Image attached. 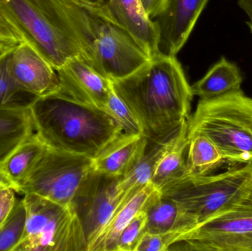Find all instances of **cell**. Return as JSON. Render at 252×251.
<instances>
[{
	"label": "cell",
	"instance_id": "cell-1",
	"mask_svg": "<svg viewBox=\"0 0 252 251\" xmlns=\"http://www.w3.org/2000/svg\"><path fill=\"white\" fill-rule=\"evenodd\" d=\"M0 13L56 70L72 57L86 61L102 25L110 21L90 0H0Z\"/></svg>",
	"mask_w": 252,
	"mask_h": 251
},
{
	"label": "cell",
	"instance_id": "cell-2",
	"mask_svg": "<svg viewBox=\"0 0 252 251\" xmlns=\"http://www.w3.org/2000/svg\"><path fill=\"white\" fill-rule=\"evenodd\" d=\"M112 84L139 121L148 142L173 138L190 116L194 95L176 56L158 53L128 76Z\"/></svg>",
	"mask_w": 252,
	"mask_h": 251
},
{
	"label": "cell",
	"instance_id": "cell-3",
	"mask_svg": "<svg viewBox=\"0 0 252 251\" xmlns=\"http://www.w3.org/2000/svg\"><path fill=\"white\" fill-rule=\"evenodd\" d=\"M35 134L50 148L94 159L124 134L106 111L59 90L28 105Z\"/></svg>",
	"mask_w": 252,
	"mask_h": 251
},
{
	"label": "cell",
	"instance_id": "cell-4",
	"mask_svg": "<svg viewBox=\"0 0 252 251\" xmlns=\"http://www.w3.org/2000/svg\"><path fill=\"white\" fill-rule=\"evenodd\" d=\"M208 137L232 165L252 163V98L242 89L200 100L188 118V133Z\"/></svg>",
	"mask_w": 252,
	"mask_h": 251
},
{
	"label": "cell",
	"instance_id": "cell-5",
	"mask_svg": "<svg viewBox=\"0 0 252 251\" xmlns=\"http://www.w3.org/2000/svg\"><path fill=\"white\" fill-rule=\"evenodd\" d=\"M252 190V163L237 165L219 174L184 175L160 189L198 225L226 212Z\"/></svg>",
	"mask_w": 252,
	"mask_h": 251
},
{
	"label": "cell",
	"instance_id": "cell-6",
	"mask_svg": "<svg viewBox=\"0 0 252 251\" xmlns=\"http://www.w3.org/2000/svg\"><path fill=\"white\" fill-rule=\"evenodd\" d=\"M27 219L14 251H87L82 225L73 206H61L35 195H25Z\"/></svg>",
	"mask_w": 252,
	"mask_h": 251
},
{
	"label": "cell",
	"instance_id": "cell-7",
	"mask_svg": "<svg viewBox=\"0 0 252 251\" xmlns=\"http://www.w3.org/2000/svg\"><path fill=\"white\" fill-rule=\"evenodd\" d=\"M93 160L47 146L42 157L18 193L35 195L65 207L72 206L93 172Z\"/></svg>",
	"mask_w": 252,
	"mask_h": 251
},
{
	"label": "cell",
	"instance_id": "cell-8",
	"mask_svg": "<svg viewBox=\"0 0 252 251\" xmlns=\"http://www.w3.org/2000/svg\"><path fill=\"white\" fill-rule=\"evenodd\" d=\"M175 245L183 251H252V190L235 206L197 225Z\"/></svg>",
	"mask_w": 252,
	"mask_h": 251
},
{
	"label": "cell",
	"instance_id": "cell-9",
	"mask_svg": "<svg viewBox=\"0 0 252 251\" xmlns=\"http://www.w3.org/2000/svg\"><path fill=\"white\" fill-rule=\"evenodd\" d=\"M151 57L125 29L107 21L94 39L86 63L111 81L137 70Z\"/></svg>",
	"mask_w": 252,
	"mask_h": 251
},
{
	"label": "cell",
	"instance_id": "cell-10",
	"mask_svg": "<svg viewBox=\"0 0 252 251\" xmlns=\"http://www.w3.org/2000/svg\"><path fill=\"white\" fill-rule=\"evenodd\" d=\"M120 178L93 170L72 202L87 242V249L107 225L121 200L116 194Z\"/></svg>",
	"mask_w": 252,
	"mask_h": 251
},
{
	"label": "cell",
	"instance_id": "cell-11",
	"mask_svg": "<svg viewBox=\"0 0 252 251\" xmlns=\"http://www.w3.org/2000/svg\"><path fill=\"white\" fill-rule=\"evenodd\" d=\"M210 0H165L152 19L158 31V53L176 56L185 46Z\"/></svg>",
	"mask_w": 252,
	"mask_h": 251
},
{
	"label": "cell",
	"instance_id": "cell-12",
	"mask_svg": "<svg viewBox=\"0 0 252 251\" xmlns=\"http://www.w3.org/2000/svg\"><path fill=\"white\" fill-rule=\"evenodd\" d=\"M9 72L15 84L27 94L42 97L59 91L60 81L50 62L23 40L10 52Z\"/></svg>",
	"mask_w": 252,
	"mask_h": 251
},
{
	"label": "cell",
	"instance_id": "cell-13",
	"mask_svg": "<svg viewBox=\"0 0 252 251\" xmlns=\"http://www.w3.org/2000/svg\"><path fill=\"white\" fill-rule=\"evenodd\" d=\"M59 90L69 95L106 110L112 81L87 64L81 57L68 60L56 70Z\"/></svg>",
	"mask_w": 252,
	"mask_h": 251
},
{
	"label": "cell",
	"instance_id": "cell-14",
	"mask_svg": "<svg viewBox=\"0 0 252 251\" xmlns=\"http://www.w3.org/2000/svg\"><path fill=\"white\" fill-rule=\"evenodd\" d=\"M101 7L112 23L127 31L149 55L158 54V31L142 0H90Z\"/></svg>",
	"mask_w": 252,
	"mask_h": 251
},
{
	"label": "cell",
	"instance_id": "cell-15",
	"mask_svg": "<svg viewBox=\"0 0 252 251\" xmlns=\"http://www.w3.org/2000/svg\"><path fill=\"white\" fill-rule=\"evenodd\" d=\"M148 144V139L142 134H124L93 159V170L122 178L142 159Z\"/></svg>",
	"mask_w": 252,
	"mask_h": 251
},
{
	"label": "cell",
	"instance_id": "cell-16",
	"mask_svg": "<svg viewBox=\"0 0 252 251\" xmlns=\"http://www.w3.org/2000/svg\"><path fill=\"white\" fill-rule=\"evenodd\" d=\"M160 195L161 191L153 183L147 185L115 212L87 251H115L117 240L126 225Z\"/></svg>",
	"mask_w": 252,
	"mask_h": 251
},
{
	"label": "cell",
	"instance_id": "cell-17",
	"mask_svg": "<svg viewBox=\"0 0 252 251\" xmlns=\"http://www.w3.org/2000/svg\"><path fill=\"white\" fill-rule=\"evenodd\" d=\"M148 223L145 232L166 234L173 232L174 244L198 225L174 200L161 195L147 209Z\"/></svg>",
	"mask_w": 252,
	"mask_h": 251
},
{
	"label": "cell",
	"instance_id": "cell-18",
	"mask_svg": "<svg viewBox=\"0 0 252 251\" xmlns=\"http://www.w3.org/2000/svg\"><path fill=\"white\" fill-rule=\"evenodd\" d=\"M46 148L44 141L33 133L0 162V174L16 193L36 166Z\"/></svg>",
	"mask_w": 252,
	"mask_h": 251
},
{
	"label": "cell",
	"instance_id": "cell-19",
	"mask_svg": "<svg viewBox=\"0 0 252 251\" xmlns=\"http://www.w3.org/2000/svg\"><path fill=\"white\" fill-rule=\"evenodd\" d=\"M243 81L238 65L221 57L201 79L191 85V89L200 100H213L241 90Z\"/></svg>",
	"mask_w": 252,
	"mask_h": 251
},
{
	"label": "cell",
	"instance_id": "cell-20",
	"mask_svg": "<svg viewBox=\"0 0 252 251\" xmlns=\"http://www.w3.org/2000/svg\"><path fill=\"white\" fill-rule=\"evenodd\" d=\"M28 105H0V162L35 133Z\"/></svg>",
	"mask_w": 252,
	"mask_h": 251
},
{
	"label": "cell",
	"instance_id": "cell-21",
	"mask_svg": "<svg viewBox=\"0 0 252 251\" xmlns=\"http://www.w3.org/2000/svg\"><path fill=\"white\" fill-rule=\"evenodd\" d=\"M174 137L164 142L154 144L151 150L145 152L138 163L120 178L116 186L117 196L121 200L118 210L140 190L152 183L157 163L170 147Z\"/></svg>",
	"mask_w": 252,
	"mask_h": 251
},
{
	"label": "cell",
	"instance_id": "cell-22",
	"mask_svg": "<svg viewBox=\"0 0 252 251\" xmlns=\"http://www.w3.org/2000/svg\"><path fill=\"white\" fill-rule=\"evenodd\" d=\"M188 143V119L182 123L170 147L160 158L156 167L152 183L159 190L169 183L187 175L185 154Z\"/></svg>",
	"mask_w": 252,
	"mask_h": 251
},
{
	"label": "cell",
	"instance_id": "cell-23",
	"mask_svg": "<svg viewBox=\"0 0 252 251\" xmlns=\"http://www.w3.org/2000/svg\"><path fill=\"white\" fill-rule=\"evenodd\" d=\"M187 150V175L199 176L213 174L226 163L223 154L216 144L204 134L188 133Z\"/></svg>",
	"mask_w": 252,
	"mask_h": 251
},
{
	"label": "cell",
	"instance_id": "cell-24",
	"mask_svg": "<svg viewBox=\"0 0 252 251\" xmlns=\"http://www.w3.org/2000/svg\"><path fill=\"white\" fill-rule=\"evenodd\" d=\"M26 219L23 200L16 199L11 213L0 226V251H15L23 237Z\"/></svg>",
	"mask_w": 252,
	"mask_h": 251
},
{
	"label": "cell",
	"instance_id": "cell-25",
	"mask_svg": "<svg viewBox=\"0 0 252 251\" xmlns=\"http://www.w3.org/2000/svg\"><path fill=\"white\" fill-rule=\"evenodd\" d=\"M13 48L0 56V105L29 104L35 97L22 91L15 84L9 72V57Z\"/></svg>",
	"mask_w": 252,
	"mask_h": 251
},
{
	"label": "cell",
	"instance_id": "cell-26",
	"mask_svg": "<svg viewBox=\"0 0 252 251\" xmlns=\"http://www.w3.org/2000/svg\"><path fill=\"white\" fill-rule=\"evenodd\" d=\"M106 110L119 122L124 130V134L142 135V130L139 121L130 108L115 92L112 84L106 103Z\"/></svg>",
	"mask_w": 252,
	"mask_h": 251
},
{
	"label": "cell",
	"instance_id": "cell-27",
	"mask_svg": "<svg viewBox=\"0 0 252 251\" xmlns=\"http://www.w3.org/2000/svg\"><path fill=\"white\" fill-rule=\"evenodd\" d=\"M148 223L146 210L138 213L120 234L115 251H134Z\"/></svg>",
	"mask_w": 252,
	"mask_h": 251
},
{
	"label": "cell",
	"instance_id": "cell-28",
	"mask_svg": "<svg viewBox=\"0 0 252 251\" xmlns=\"http://www.w3.org/2000/svg\"><path fill=\"white\" fill-rule=\"evenodd\" d=\"M172 246L170 233L151 234L144 232L134 251H167Z\"/></svg>",
	"mask_w": 252,
	"mask_h": 251
},
{
	"label": "cell",
	"instance_id": "cell-29",
	"mask_svg": "<svg viewBox=\"0 0 252 251\" xmlns=\"http://www.w3.org/2000/svg\"><path fill=\"white\" fill-rule=\"evenodd\" d=\"M16 201L15 191L13 189L3 188L0 190V226L11 213Z\"/></svg>",
	"mask_w": 252,
	"mask_h": 251
},
{
	"label": "cell",
	"instance_id": "cell-30",
	"mask_svg": "<svg viewBox=\"0 0 252 251\" xmlns=\"http://www.w3.org/2000/svg\"><path fill=\"white\" fill-rule=\"evenodd\" d=\"M22 41L20 35L0 13V43L15 47Z\"/></svg>",
	"mask_w": 252,
	"mask_h": 251
},
{
	"label": "cell",
	"instance_id": "cell-31",
	"mask_svg": "<svg viewBox=\"0 0 252 251\" xmlns=\"http://www.w3.org/2000/svg\"><path fill=\"white\" fill-rule=\"evenodd\" d=\"M165 0H142L144 8L150 19H153L161 10Z\"/></svg>",
	"mask_w": 252,
	"mask_h": 251
},
{
	"label": "cell",
	"instance_id": "cell-32",
	"mask_svg": "<svg viewBox=\"0 0 252 251\" xmlns=\"http://www.w3.org/2000/svg\"><path fill=\"white\" fill-rule=\"evenodd\" d=\"M238 5L245 12L250 21L247 22L252 34V0H238Z\"/></svg>",
	"mask_w": 252,
	"mask_h": 251
},
{
	"label": "cell",
	"instance_id": "cell-33",
	"mask_svg": "<svg viewBox=\"0 0 252 251\" xmlns=\"http://www.w3.org/2000/svg\"><path fill=\"white\" fill-rule=\"evenodd\" d=\"M3 188H11L12 186L7 179L0 174V190Z\"/></svg>",
	"mask_w": 252,
	"mask_h": 251
},
{
	"label": "cell",
	"instance_id": "cell-34",
	"mask_svg": "<svg viewBox=\"0 0 252 251\" xmlns=\"http://www.w3.org/2000/svg\"><path fill=\"white\" fill-rule=\"evenodd\" d=\"M14 47H10V46L6 45V44H1L0 43V56L2 55L3 53L7 52V50H10V49L13 48Z\"/></svg>",
	"mask_w": 252,
	"mask_h": 251
}]
</instances>
